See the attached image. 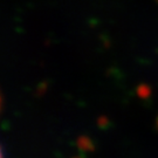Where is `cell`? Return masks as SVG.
<instances>
[{
    "mask_svg": "<svg viewBox=\"0 0 158 158\" xmlns=\"http://www.w3.org/2000/svg\"><path fill=\"white\" fill-rule=\"evenodd\" d=\"M0 158H2V155H1V150H0Z\"/></svg>",
    "mask_w": 158,
    "mask_h": 158,
    "instance_id": "6da1fadb",
    "label": "cell"
}]
</instances>
